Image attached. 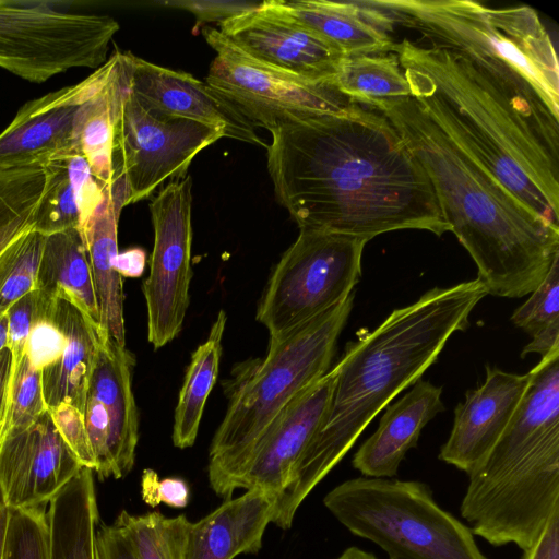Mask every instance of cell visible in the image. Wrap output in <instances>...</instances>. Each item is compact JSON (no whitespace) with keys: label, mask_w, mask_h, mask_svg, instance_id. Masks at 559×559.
I'll use <instances>...</instances> for the list:
<instances>
[{"label":"cell","mask_w":559,"mask_h":559,"mask_svg":"<svg viewBox=\"0 0 559 559\" xmlns=\"http://www.w3.org/2000/svg\"><path fill=\"white\" fill-rule=\"evenodd\" d=\"M270 133L274 193L299 229L368 241L400 229L450 231L426 171L381 114L352 103Z\"/></svg>","instance_id":"obj_1"},{"label":"cell","mask_w":559,"mask_h":559,"mask_svg":"<svg viewBox=\"0 0 559 559\" xmlns=\"http://www.w3.org/2000/svg\"><path fill=\"white\" fill-rule=\"evenodd\" d=\"M487 295L476 278L435 287L395 309L373 331L347 344L334 366L335 384L325 416L277 497L272 523L283 530L314 487L344 457L370 421L438 359L448 340L468 326Z\"/></svg>","instance_id":"obj_2"},{"label":"cell","mask_w":559,"mask_h":559,"mask_svg":"<svg viewBox=\"0 0 559 559\" xmlns=\"http://www.w3.org/2000/svg\"><path fill=\"white\" fill-rule=\"evenodd\" d=\"M377 109L426 171L441 214L474 260L487 294L523 297L559 257V229L527 209L412 98Z\"/></svg>","instance_id":"obj_3"},{"label":"cell","mask_w":559,"mask_h":559,"mask_svg":"<svg viewBox=\"0 0 559 559\" xmlns=\"http://www.w3.org/2000/svg\"><path fill=\"white\" fill-rule=\"evenodd\" d=\"M411 97L527 209L559 229V142L538 130L466 56L405 38L393 46Z\"/></svg>","instance_id":"obj_4"},{"label":"cell","mask_w":559,"mask_h":559,"mask_svg":"<svg viewBox=\"0 0 559 559\" xmlns=\"http://www.w3.org/2000/svg\"><path fill=\"white\" fill-rule=\"evenodd\" d=\"M432 46L466 56L551 139H559V68L554 44L527 5L493 9L469 0H378Z\"/></svg>","instance_id":"obj_5"},{"label":"cell","mask_w":559,"mask_h":559,"mask_svg":"<svg viewBox=\"0 0 559 559\" xmlns=\"http://www.w3.org/2000/svg\"><path fill=\"white\" fill-rule=\"evenodd\" d=\"M559 509V425L522 407L468 474L460 512L474 535L526 549Z\"/></svg>","instance_id":"obj_6"},{"label":"cell","mask_w":559,"mask_h":559,"mask_svg":"<svg viewBox=\"0 0 559 559\" xmlns=\"http://www.w3.org/2000/svg\"><path fill=\"white\" fill-rule=\"evenodd\" d=\"M354 294L334 307L269 342L264 359L233 390L225 416L209 451L212 490L230 498L253 444L302 390L324 376L337 338L350 314Z\"/></svg>","instance_id":"obj_7"},{"label":"cell","mask_w":559,"mask_h":559,"mask_svg":"<svg viewBox=\"0 0 559 559\" xmlns=\"http://www.w3.org/2000/svg\"><path fill=\"white\" fill-rule=\"evenodd\" d=\"M353 535L395 559H487L474 534L433 499L421 481L360 476L323 498Z\"/></svg>","instance_id":"obj_8"},{"label":"cell","mask_w":559,"mask_h":559,"mask_svg":"<svg viewBox=\"0 0 559 559\" xmlns=\"http://www.w3.org/2000/svg\"><path fill=\"white\" fill-rule=\"evenodd\" d=\"M64 2L0 0V68L33 83L107 61L119 23Z\"/></svg>","instance_id":"obj_9"},{"label":"cell","mask_w":559,"mask_h":559,"mask_svg":"<svg viewBox=\"0 0 559 559\" xmlns=\"http://www.w3.org/2000/svg\"><path fill=\"white\" fill-rule=\"evenodd\" d=\"M368 240L300 229L283 253L260 299L257 320L276 341L346 299L359 282Z\"/></svg>","instance_id":"obj_10"},{"label":"cell","mask_w":559,"mask_h":559,"mask_svg":"<svg viewBox=\"0 0 559 559\" xmlns=\"http://www.w3.org/2000/svg\"><path fill=\"white\" fill-rule=\"evenodd\" d=\"M202 34L215 50L205 82L255 127L270 132L312 117L335 114L352 102L328 83L313 82L261 63L235 47L217 28Z\"/></svg>","instance_id":"obj_11"},{"label":"cell","mask_w":559,"mask_h":559,"mask_svg":"<svg viewBox=\"0 0 559 559\" xmlns=\"http://www.w3.org/2000/svg\"><path fill=\"white\" fill-rule=\"evenodd\" d=\"M222 138L212 128L153 108L130 86L115 127L112 181L124 178L129 204L145 200L167 180L183 179L193 158Z\"/></svg>","instance_id":"obj_12"},{"label":"cell","mask_w":559,"mask_h":559,"mask_svg":"<svg viewBox=\"0 0 559 559\" xmlns=\"http://www.w3.org/2000/svg\"><path fill=\"white\" fill-rule=\"evenodd\" d=\"M192 179L169 181L150 202L154 245L143 283L147 340L162 348L180 332L189 307L192 277Z\"/></svg>","instance_id":"obj_13"},{"label":"cell","mask_w":559,"mask_h":559,"mask_svg":"<svg viewBox=\"0 0 559 559\" xmlns=\"http://www.w3.org/2000/svg\"><path fill=\"white\" fill-rule=\"evenodd\" d=\"M219 26V32L252 59L313 82L331 84L346 57L288 15L280 0L260 2Z\"/></svg>","instance_id":"obj_14"},{"label":"cell","mask_w":559,"mask_h":559,"mask_svg":"<svg viewBox=\"0 0 559 559\" xmlns=\"http://www.w3.org/2000/svg\"><path fill=\"white\" fill-rule=\"evenodd\" d=\"M108 68L107 60L83 81L25 103L0 133V168L46 164L80 151L82 109Z\"/></svg>","instance_id":"obj_15"},{"label":"cell","mask_w":559,"mask_h":559,"mask_svg":"<svg viewBox=\"0 0 559 559\" xmlns=\"http://www.w3.org/2000/svg\"><path fill=\"white\" fill-rule=\"evenodd\" d=\"M82 467L48 409L32 425L2 435L0 486L11 509L46 506Z\"/></svg>","instance_id":"obj_16"},{"label":"cell","mask_w":559,"mask_h":559,"mask_svg":"<svg viewBox=\"0 0 559 559\" xmlns=\"http://www.w3.org/2000/svg\"><path fill=\"white\" fill-rule=\"evenodd\" d=\"M335 378L333 367L282 409L248 453L236 489H262L276 497L283 492L295 464L325 416Z\"/></svg>","instance_id":"obj_17"},{"label":"cell","mask_w":559,"mask_h":559,"mask_svg":"<svg viewBox=\"0 0 559 559\" xmlns=\"http://www.w3.org/2000/svg\"><path fill=\"white\" fill-rule=\"evenodd\" d=\"M131 90L166 115L204 124L223 138L267 146L233 103L190 73L157 66L132 53Z\"/></svg>","instance_id":"obj_18"},{"label":"cell","mask_w":559,"mask_h":559,"mask_svg":"<svg viewBox=\"0 0 559 559\" xmlns=\"http://www.w3.org/2000/svg\"><path fill=\"white\" fill-rule=\"evenodd\" d=\"M530 381L518 374L486 366L481 385L465 393L454 409V420L439 459L467 475L486 457L512 418Z\"/></svg>","instance_id":"obj_19"},{"label":"cell","mask_w":559,"mask_h":559,"mask_svg":"<svg viewBox=\"0 0 559 559\" xmlns=\"http://www.w3.org/2000/svg\"><path fill=\"white\" fill-rule=\"evenodd\" d=\"M133 366L134 358L127 347L100 335L87 394L99 402L107 418L110 477L115 479L126 476L135 461L139 420L132 391Z\"/></svg>","instance_id":"obj_20"},{"label":"cell","mask_w":559,"mask_h":559,"mask_svg":"<svg viewBox=\"0 0 559 559\" xmlns=\"http://www.w3.org/2000/svg\"><path fill=\"white\" fill-rule=\"evenodd\" d=\"M441 393V388L420 378L405 395L388 404L378 429L355 453L353 466L366 477L395 476L423 428L445 409Z\"/></svg>","instance_id":"obj_21"},{"label":"cell","mask_w":559,"mask_h":559,"mask_svg":"<svg viewBox=\"0 0 559 559\" xmlns=\"http://www.w3.org/2000/svg\"><path fill=\"white\" fill-rule=\"evenodd\" d=\"M129 204L124 178L104 187V199L82 228L99 307V334L126 347L122 277L115 271L118 222Z\"/></svg>","instance_id":"obj_22"},{"label":"cell","mask_w":559,"mask_h":559,"mask_svg":"<svg viewBox=\"0 0 559 559\" xmlns=\"http://www.w3.org/2000/svg\"><path fill=\"white\" fill-rule=\"evenodd\" d=\"M276 495L248 489L190 524L186 559H234L257 554L272 523Z\"/></svg>","instance_id":"obj_23"},{"label":"cell","mask_w":559,"mask_h":559,"mask_svg":"<svg viewBox=\"0 0 559 559\" xmlns=\"http://www.w3.org/2000/svg\"><path fill=\"white\" fill-rule=\"evenodd\" d=\"M284 11L346 57L393 50V19L374 1L280 0Z\"/></svg>","instance_id":"obj_24"},{"label":"cell","mask_w":559,"mask_h":559,"mask_svg":"<svg viewBox=\"0 0 559 559\" xmlns=\"http://www.w3.org/2000/svg\"><path fill=\"white\" fill-rule=\"evenodd\" d=\"M49 317L64 335L66 348L58 362L41 371L47 409L66 403L84 413L100 342L99 329L72 300L60 294L52 297Z\"/></svg>","instance_id":"obj_25"},{"label":"cell","mask_w":559,"mask_h":559,"mask_svg":"<svg viewBox=\"0 0 559 559\" xmlns=\"http://www.w3.org/2000/svg\"><path fill=\"white\" fill-rule=\"evenodd\" d=\"M131 55L130 51H115L107 59V75L81 112L79 147L103 187L112 182L115 127L131 86Z\"/></svg>","instance_id":"obj_26"},{"label":"cell","mask_w":559,"mask_h":559,"mask_svg":"<svg viewBox=\"0 0 559 559\" xmlns=\"http://www.w3.org/2000/svg\"><path fill=\"white\" fill-rule=\"evenodd\" d=\"M50 559H97L94 471L82 467L49 501Z\"/></svg>","instance_id":"obj_27"},{"label":"cell","mask_w":559,"mask_h":559,"mask_svg":"<svg viewBox=\"0 0 559 559\" xmlns=\"http://www.w3.org/2000/svg\"><path fill=\"white\" fill-rule=\"evenodd\" d=\"M36 289L72 300L99 329V307L82 231L71 228L45 237Z\"/></svg>","instance_id":"obj_28"},{"label":"cell","mask_w":559,"mask_h":559,"mask_svg":"<svg viewBox=\"0 0 559 559\" xmlns=\"http://www.w3.org/2000/svg\"><path fill=\"white\" fill-rule=\"evenodd\" d=\"M226 320L221 310L206 341L191 356L174 413L171 439L179 449L192 447L197 439L205 403L218 376Z\"/></svg>","instance_id":"obj_29"},{"label":"cell","mask_w":559,"mask_h":559,"mask_svg":"<svg viewBox=\"0 0 559 559\" xmlns=\"http://www.w3.org/2000/svg\"><path fill=\"white\" fill-rule=\"evenodd\" d=\"M331 85L352 102L370 108L382 102L411 97L395 53L345 57Z\"/></svg>","instance_id":"obj_30"},{"label":"cell","mask_w":559,"mask_h":559,"mask_svg":"<svg viewBox=\"0 0 559 559\" xmlns=\"http://www.w3.org/2000/svg\"><path fill=\"white\" fill-rule=\"evenodd\" d=\"M49 177L44 164L0 168V254L34 228Z\"/></svg>","instance_id":"obj_31"},{"label":"cell","mask_w":559,"mask_h":559,"mask_svg":"<svg viewBox=\"0 0 559 559\" xmlns=\"http://www.w3.org/2000/svg\"><path fill=\"white\" fill-rule=\"evenodd\" d=\"M112 524L135 559H186L191 522L182 514L167 518L157 511L131 514L122 510Z\"/></svg>","instance_id":"obj_32"},{"label":"cell","mask_w":559,"mask_h":559,"mask_svg":"<svg viewBox=\"0 0 559 559\" xmlns=\"http://www.w3.org/2000/svg\"><path fill=\"white\" fill-rule=\"evenodd\" d=\"M45 236L29 230L0 254V316L37 287Z\"/></svg>","instance_id":"obj_33"},{"label":"cell","mask_w":559,"mask_h":559,"mask_svg":"<svg viewBox=\"0 0 559 559\" xmlns=\"http://www.w3.org/2000/svg\"><path fill=\"white\" fill-rule=\"evenodd\" d=\"M66 156L44 164L49 169L50 177L33 229L45 237L71 228H81L80 211Z\"/></svg>","instance_id":"obj_34"},{"label":"cell","mask_w":559,"mask_h":559,"mask_svg":"<svg viewBox=\"0 0 559 559\" xmlns=\"http://www.w3.org/2000/svg\"><path fill=\"white\" fill-rule=\"evenodd\" d=\"M45 507L12 509L3 559H50Z\"/></svg>","instance_id":"obj_35"},{"label":"cell","mask_w":559,"mask_h":559,"mask_svg":"<svg viewBox=\"0 0 559 559\" xmlns=\"http://www.w3.org/2000/svg\"><path fill=\"white\" fill-rule=\"evenodd\" d=\"M46 411L41 371L34 368L24 355L12 370L8 419L2 435L32 425Z\"/></svg>","instance_id":"obj_36"},{"label":"cell","mask_w":559,"mask_h":559,"mask_svg":"<svg viewBox=\"0 0 559 559\" xmlns=\"http://www.w3.org/2000/svg\"><path fill=\"white\" fill-rule=\"evenodd\" d=\"M531 297L512 314L511 320L532 337L559 325V257Z\"/></svg>","instance_id":"obj_37"},{"label":"cell","mask_w":559,"mask_h":559,"mask_svg":"<svg viewBox=\"0 0 559 559\" xmlns=\"http://www.w3.org/2000/svg\"><path fill=\"white\" fill-rule=\"evenodd\" d=\"M53 296L38 289L32 290L7 311L9 317V348L12 353V370L25 355L26 342L35 323L46 316Z\"/></svg>","instance_id":"obj_38"},{"label":"cell","mask_w":559,"mask_h":559,"mask_svg":"<svg viewBox=\"0 0 559 559\" xmlns=\"http://www.w3.org/2000/svg\"><path fill=\"white\" fill-rule=\"evenodd\" d=\"M64 443L83 467L95 468V459L87 436L83 413L70 404H59L48 409Z\"/></svg>","instance_id":"obj_39"},{"label":"cell","mask_w":559,"mask_h":559,"mask_svg":"<svg viewBox=\"0 0 559 559\" xmlns=\"http://www.w3.org/2000/svg\"><path fill=\"white\" fill-rule=\"evenodd\" d=\"M49 308L33 326L25 347L29 362L40 371L58 362L66 348V337L49 317Z\"/></svg>","instance_id":"obj_40"},{"label":"cell","mask_w":559,"mask_h":559,"mask_svg":"<svg viewBox=\"0 0 559 559\" xmlns=\"http://www.w3.org/2000/svg\"><path fill=\"white\" fill-rule=\"evenodd\" d=\"M141 496L143 501L151 507L165 503L168 507L180 509L187 507L190 489L181 478L160 479L155 471L146 468L141 476Z\"/></svg>","instance_id":"obj_41"},{"label":"cell","mask_w":559,"mask_h":559,"mask_svg":"<svg viewBox=\"0 0 559 559\" xmlns=\"http://www.w3.org/2000/svg\"><path fill=\"white\" fill-rule=\"evenodd\" d=\"M164 5L174 7L181 10L191 12L197 20L198 25L209 22L222 23L225 20L239 14L243 11L250 10L258 5L255 2L246 1H165Z\"/></svg>","instance_id":"obj_42"},{"label":"cell","mask_w":559,"mask_h":559,"mask_svg":"<svg viewBox=\"0 0 559 559\" xmlns=\"http://www.w3.org/2000/svg\"><path fill=\"white\" fill-rule=\"evenodd\" d=\"M521 559H559V509L552 513L537 538L523 550Z\"/></svg>","instance_id":"obj_43"},{"label":"cell","mask_w":559,"mask_h":559,"mask_svg":"<svg viewBox=\"0 0 559 559\" xmlns=\"http://www.w3.org/2000/svg\"><path fill=\"white\" fill-rule=\"evenodd\" d=\"M96 555L97 559H135L128 542L114 524L97 527Z\"/></svg>","instance_id":"obj_44"},{"label":"cell","mask_w":559,"mask_h":559,"mask_svg":"<svg viewBox=\"0 0 559 559\" xmlns=\"http://www.w3.org/2000/svg\"><path fill=\"white\" fill-rule=\"evenodd\" d=\"M12 353L9 347L0 352V431L4 430L12 380Z\"/></svg>","instance_id":"obj_45"},{"label":"cell","mask_w":559,"mask_h":559,"mask_svg":"<svg viewBox=\"0 0 559 559\" xmlns=\"http://www.w3.org/2000/svg\"><path fill=\"white\" fill-rule=\"evenodd\" d=\"M146 264V252L142 248H130L119 252L115 259V271L122 277H140Z\"/></svg>","instance_id":"obj_46"},{"label":"cell","mask_w":559,"mask_h":559,"mask_svg":"<svg viewBox=\"0 0 559 559\" xmlns=\"http://www.w3.org/2000/svg\"><path fill=\"white\" fill-rule=\"evenodd\" d=\"M559 345V325H554L535 337H533L532 342H530L522 352V357H525L527 354L537 353L540 354L542 357L549 353L554 347Z\"/></svg>","instance_id":"obj_47"},{"label":"cell","mask_w":559,"mask_h":559,"mask_svg":"<svg viewBox=\"0 0 559 559\" xmlns=\"http://www.w3.org/2000/svg\"><path fill=\"white\" fill-rule=\"evenodd\" d=\"M11 511L0 486V559L4 557Z\"/></svg>","instance_id":"obj_48"},{"label":"cell","mask_w":559,"mask_h":559,"mask_svg":"<svg viewBox=\"0 0 559 559\" xmlns=\"http://www.w3.org/2000/svg\"><path fill=\"white\" fill-rule=\"evenodd\" d=\"M335 559H378L371 552H367L358 547L352 546L346 548L338 557Z\"/></svg>","instance_id":"obj_49"},{"label":"cell","mask_w":559,"mask_h":559,"mask_svg":"<svg viewBox=\"0 0 559 559\" xmlns=\"http://www.w3.org/2000/svg\"><path fill=\"white\" fill-rule=\"evenodd\" d=\"M9 347V317L8 313L0 316V352Z\"/></svg>","instance_id":"obj_50"},{"label":"cell","mask_w":559,"mask_h":559,"mask_svg":"<svg viewBox=\"0 0 559 559\" xmlns=\"http://www.w3.org/2000/svg\"><path fill=\"white\" fill-rule=\"evenodd\" d=\"M1 438H2V433H1V431H0V442H1Z\"/></svg>","instance_id":"obj_51"},{"label":"cell","mask_w":559,"mask_h":559,"mask_svg":"<svg viewBox=\"0 0 559 559\" xmlns=\"http://www.w3.org/2000/svg\"><path fill=\"white\" fill-rule=\"evenodd\" d=\"M390 559H395V558H390Z\"/></svg>","instance_id":"obj_52"},{"label":"cell","mask_w":559,"mask_h":559,"mask_svg":"<svg viewBox=\"0 0 559 559\" xmlns=\"http://www.w3.org/2000/svg\"><path fill=\"white\" fill-rule=\"evenodd\" d=\"M97 556V555H96Z\"/></svg>","instance_id":"obj_53"}]
</instances>
